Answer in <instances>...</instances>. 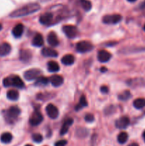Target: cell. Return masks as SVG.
<instances>
[{"instance_id":"1","label":"cell","mask_w":145,"mask_h":146,"mask_svg":"<svg viewBox=\"0 0 145 146\" xmlns=\"http://www.w3.org/2000/svg\"><path fill=\"white\" fill-rule=\"evenodd\" d=\"M40 8H41L40 5L36 3L28 4L11 12L10 14V17H13V18L25 17V16L30 15V14L36 12L40 9Z\"/></svg>"},{"instance_id":"2","label":"cell","mask_w":145,"mask_h":146,"mask_svg":"<svg viewBox=\"0 0 145 146\" xmlns=\"http://www.w3.org/2000/svg\"><path fill=\"white\" fill-rule=\"evenodd\" d=\"M3 85L5 87L14 86L18 88H23L24 87V83L18 76L7 77L3 81Z\"/></svg>"},{"instance_id":"3","label":"cell","mask_w":145,"mask_h":146,"mask_svg":"<svg viewBox=\"0 0 145 146\" xmlns=\"http://www.w3.org/2000/svg\"><path fill=\"white\" fill-rule=\"evenodd\" d=\"M21 113V110L16 106H11L6 111L5 118L8 123L14 122Z\"/></svg>"},{"instance_id":"4","label":"cell","mask_w":145,"mask_h":146,"mask_svg":"<svg viewBox=\"0 0 145 146\" xmlns=\"http://www.w3.org/2000/svg\"><path fill=\"white\" fill-rule=\"evenodd\" d=\"M41 74V71L38 68H31L24 72V77L26 81H31L36 79L38 77H39Z\"/></svg>"},{"instance_id":"5","label":"cell","mask_w":145,"mask_h":146,"mask_svg":"<svg viewBox=\"0 0 145 146\" xmlns=\"http://www.w3.org/2000/svg\"><path fill=\"white\" fill-rule=\"evenodd\" d=\"M93 48L91 43L87 41H81L76 44V50L79 53H86Z\"/></svg>"},{"instance_id":"6","label":"cell","mask_w":145,"mask_h":146,"mask_svg":"<svg viewBox=\"0 0 145 146\" xmlns=\"http://www.w3.org/2000/svg\"><path fill=\"white\" fill-rule=\"evenodd\" d=\"M63 31L68 38H73L77 36L78 31L75 26L72 25H65L63 27Z\"/></svg>"},{"instance_id":"7","label":"cell","mask_w":145,"mask_h":146,"mask_svg":"<svg viewBox=\"0 0 145 146\" xmlns=\"http://www.w3.org/2000/svg\"><path fill=\"white\" fill-rule=\"evenodd\" d=\"M122 19V16L119 15V14L106 15L102 18V21H103V23L107 24H115L120 22Z\"/></svg>"},{"instance_id":"8","label":"cell","mask_w":145,"mask_h":146,"mask_svg":"<svg viewBox=\"0 0 145 146\" xmlns=\"http://www.w3.org/2000/svg\"><path fill=\"white\" fill-rule=\"evenodd\" d=\"M43 120H44V117H43L42 114L39 111H34L30 118L29 123L33 126H36L42 122Z\"/></svg>"},{"instance_id":"9","label":"cell","mask_w":145,"mask_h":146,"mask_svg":"<svg viewBox=\"0 0 145 146\" xmlns=\"http://www.w3.org/2000/svg\"><path fill=\"white\" fill-rule=\"evenodd\" d=\"M45 111H46L48 116L51 119H55V118H58V115H59L58 109L53 104H48L45 108Z\"/></svg>"},{"instance_id":"10","label":"cell","mask_w":145,"mask_h":146,"mask_svg":"<svg viewBox=\"0 0 145 146\" xmlns=\"http://www.w3.org/2000/svg\"><path fill=\"white\" fill-rule=\"evenodd\" d=\"M130 123L129 118L127 116H122L117 120L115 122V126L119 129H125L129 126Z\"/></svg>"},{"instance_id":"11","label":"cell","mask_w":145,"mask_h":146,"mask_svg":"<svg viewBox=\"0 0 145 146\" xmlns=\"http://www.w3.org/2000/svg\"><path fill=\"white\" fill-rule=\"evenodd\" d=\"M112 58V54L106 50H101L98 54V59L100 62L106 63Z\"/></svg>"},{"instance_id":"12","label":"cell","mask_w":145,"mask_h":146,"mask_svg":"<svg viewBox=\"0 0 145 146\" xmlns=\"http://www.w3.org/2000/svg\"><path fill=\"white\" fill-rule=\"evenodd\" d=\"M32 58V53L28 49H23L20 51L19 59L24 63H27Z\"/></svg>"},{"instance_id":"13","label":"cell","mask_w":145,"mask_h":146,"mask_svg":"<svg viewBox=\"0 0 145 146\" xmlns=\"http://www.w3.org/2000/svg\"><path fill=\"white\" fill-rule=\"evenodd\" d=\"M53 14L50 12H46L44 13V14L40 17L39 18V21L41 24H44V25H48L51 23L53 20Z\"/></svg>"},{"instance_id":"14","label":"cell","mask_w":145,"mask_h":146,"mask_svg":"<svg viewBox=\"0 0 145 146\" xmlns=\"http://www.w3.org/2000/svg\"><path fill=\"white\" fill-rule=\"evenodd\" d=\"M47 41H48V44L53 47L57 46L59 44V41H58L57 35L53 31H51L48 34V36H47Z\"/></svg>"},{"instance_id":"15","label":"cell","mask_w":145,"mask_h":146,"mask_svg":"<svg viewBox=\"0 0 145 146\" xmlns=\"http://www.w3.org/2000/svg\"><path fill=\"white\" fill-rule=\"evenodd\" d=\"M50 82L54 87H59L63 83V78L59 75H53L50 78Z\"/></svg>"},{"instance_id":"16","label":"cell","mask_w":145,"mask_h":146,"mask_svg":"<svg viewBox=\"0 0 145 146\" xmlns=\"http://www.w3.org/2000/svg\"><path fill=\"white\" fill-rule=\"evenodd\" d=\"M41 54L45 57H57L58 54L55 50L53 48L45 47L41 50Z\"/></svg>"},{"instance_id":"17","label":"cell","mask_w":145,"mask_h":146,"mask_svg":"<svg viewBox=\"0 0 145 146\" xmlns=\"http://www.w3.org/2000/svg\"><path fill=\"white\" fill-rule=\"evenodd\" d=\"M24 25L21 24H18L12 29V34L16 38H19V37L22 36L23 33H24Z\"/></svg>"},{"instance_id":"18","label":"cell","mask_w":145,"mask_h":146,"mask_svg":"<svg viewBox=\"0 0 145 146\" xmlns=\"http://www.w3.org/2000/svg\"><path fill=\"white\" fill-rule=\"evenodd\" d=\"M44 37L41 34L38 33L34 36L32 41V45L36 47H41L44 45Z\"/></svg>"},{"instance_id":"19","label":"cell","mask_w":145,"mask_h":146,"mask_svg":"<svg viewBox=\"0 0 145 146\" xmlns=\"http://www.w3.org/2000/svg\"><path fill=\"white\" fill-rule=\"evenodd\" d=\"M73 123V120L71 119V118H68L66 121H65V122L63 123L62 125V128H61V131H60V134L61 135H63L65 134H66L68 133V130H69L70 127L71 126V125Z\"/></svg>"},{"instance_id":"20","label":"cell","mask_w":145,"mask_h":146,"mask_svg":"<svg viewBox=\"0 0 145 146\" xmlns=\"http://www.w3.org/2000/svg\"><path fill=\"white\" fill-rule=\"evenodd\" d=\"M11 47L8 43H3L0 44V56H5L10 53Z\"/></svg>"},{"instance_id":"21","label":"cell","mask_w":145,"mask_h":146,"mask_svg":"<svg viewBox=\"0 0 145 146\" xmlns=\"http://www.w3.org/2000/svg\"><path fill=\"white\" fill-rule=\"evenodd\" d=\"M61 62L65 66L72 65L75 62V57L72 54H66L61 58Z\"/></svg>"},{"instance_id":"22","label":"cell","mask_w":145,"mask_h":146,"mask_svg":"<svg viewBox=\"0 0 145 146\" xmlns=\"http://www.w3.org/2000/svg\"><path fill=\"white\" fill-rule=\"evenodd\" d=\"M127 85L129 86L132 87H139V86H143L145 84V81L143 79L141 78H136V79H132L129 80L127 81Z\"/></svg>"},{"instance_id":"23","label":"cell","mask_w":145,"mask_h":146,"mask_svg":"<svg viewBox=\"0 0 145 146\" xmlns=\"http://www.w3.org/2000/svg\"><path fill=\"white\" fill-rule=\"evenodd\" d=\"M48 81H49V80L47 78H45V77L39 76L36 79L35 83H34V86L38 87L45 86L48 84Z\"/></svg>"},{"instance_id":"24","label":"cell","mask_w":145,"mask_h":146,"mask_svg":"<svg viewBox=\"0 0 145 146\" xmlns=\"http://www.w3.org/2000/svg\"><path fill=\"white\" fill-rule=\"evenodd\" d=\"M48 71L52 73L58 72L60 70L59 64L54 61H51L48 63Z\"/></svg>"},{"instance_id":"25","label":"cell","mask_w":145,"mask_h":146,"mask_svg":"<svg viewBox=\"0 0 145 146\" xmlns=\"http://www.w3.org/2000/svg\"><path fill=\"white\" fill-rule=\"evenodd\" d=\"M7 97L11 101H16L18 99L19 94L16 90H10L7 93Z\"/></svg>"},{"instance_id":"26","label":"cell","mask_w":145,"mask_h":146,"mask_svg":"<svg viewBox=\"0 0 145 146\" xmlns=\"http://www.w3.org/2000/svg\"><path fill=\"white\" fill-rule=\"evenodd\" d=\"M12 138H13L12 135H11L10 133H8V132L4 133L3 134H1V137H0V140H1V142H2L3 143H5V144L11 143V141H12Z\"/></svg>"},{"instance_id":"27","label":"cell","mask_w":145,"mask_h":146,"mask_svg":"<svg viewBox=\"0 0 145 146\" xmlns=\"http://www.w3.org/2000/svg\"><path fill=\"white\" fill-rule=\"evenodd\" d=\"M87 106H88V101H87L86 97L83 95L80 98L79 104L78 105H76V106H75V111H80V110L82 109L84 107H86Z\"/></svg>"},{"instance_id":"28","label":"cell","mask_w":145,"mask_h":146,"mask_svg":"<svg viewBox=\"0 0 145 146\" xmlns=\"http://www.w3.org/2000/svg\"><path fill=\"white\" fill-rule=\"evenodd\" d=\"M133 106L136 109H142L145 107V98H137L133 102Z\"/></svg>"},{"instance_id":"29","label":"cell","mask_w":145,"mask_h":146,"mask_svg":"<svg viewBox=\"0 0 145 146\" xmlns=\"http://www.w3.org/2000/svg\"><path fill=\"white\" fill-rule=\"evenodd\" d=\"M75 135H76L77 137H79V138H85L88 135V131L86 128H79L75 131Z\"/></svg>"},{"instance_id":"30","label":"cell","mask_w":145,"mask_h":146,"mask_svg":"<svg viewBox=\"0 0 145 146\" xmlns=\"http://www.w3.org/2000/svg\"><path fill=\"white\" fill-rule=\"evenodd\" d=\"M128 134L126 132H121L117 136V141L119 143L124 144L127 141Z\"/></svg>"},{"instance_id":"31","label":"cell","mask_w":145,"mask_h":146,"mask_svg":"<svg viewBox=\"0 0 145 146\" xmlns=\"http://www.w3.org/2000/svg\"><path fill=\"white\" fill-rule=\"evenodd\" d=\"M80 4L85 11H89L92 8V4L89 0H80Z\"/></svg>"},{"instance_id":"32","label":"cell","mask_w":145,"mask_h":146,"mask_svg":"<svg viewBox=\"0 0 145 146\" xmlns=\"http://www.w3.org/2000/svg\"><path fill=\"white\" fill-rule=\"evenodd\" d=\"M119 99L121 100V101H127L128 99H129V98H131V93L129 91H123V92L122 93V94H120L119 95Z\"/></svg>"},{"instance_id":"33","label":"cell","mask_w":145,"mask_h":146,"mask_svg":"<svg viewBox=\"0 0 145 146\" xmlns=\"http://www.w3.org/2000/svg\"><path fill=\"white\" fill-rule=\"evenodd\" d=\"M32 139L34 142L36 143H41L43 141V136L39 133H34V135H32Z\"/></svg>"},{"instance_id":"34","label":"cell","mask_w":145,"mask_h":146,"mask_svg":"<svg viewBox=\"0 0 145 146\" xmlns=\"http://www.w3.org/2000/svg\"><path fill=\"white\" fill-rule=\"evenodd\" d=\"M85 121H86V122L92 123V122H93L94 121H95V117H94V115H92V114L88 113V114H86V115H85Z\"/></svg>"},{"instance_id":"35","label":"cell","mask_w":145,"mask_h":146,"mask_svg":"<svg viewBox=\"0 0 145 146\" xmlns=\"http://www.w3.org/2000/svg\"><path fill=\"white\" fill-rule=\"evenodd\" d=\"M114 106H108L105 108V115H109V114L113 113V109H114Z\"/></svg>"},{"instance_id":"36","label":"cell","mask_w":145,"mask_h":146,"mask_svg":"<svg viewBox=\"0 0 145 146\" xmlns=\"http://www.w3.org/2000/svg\"><path fill=\"white\" fill-rule=\"evenodd\" d=\"M67 143L68 142L65 140H61L55 143V146H65L67 145Z\"/></svg>"},{"instance_id":"37","label":"cell","mask_w":145,"mask_h":146,"mask_svg":"<svg viewBox=\"0 0 145 146\" xmlns=\"http://www.w3.org/2000/svg\"><path fill=\"white\" fill-rule=\"evenodd\" d=\"M100 91L102 94H107L109 90H108L107 86H102L100 87Z\"/></svg>"},{"instance_id":"38","label":"cell","mask_w":145,"mask_h":146,"mask_svg":"<svg viewBox=\"0 0 145 146\" xmlns=\"http://www.w3.org/2000/svg\"><path fill=\"white\" fill-rule=\"evenodd\" d=\"M107 71V69L106 68H105V67H102V68H101V69H100V71H102V73L105 72V71Z\"/></svg>"},{"instance_id":"39","label":"cell","mask_w":145,"mask_h":146,"mask_svg":"<svg viewBox=\"0 0 145 146\" xmlns=\"http://www.w3.org/2000/svg\"><path fill=\"white\" fill-rule=\"evenodd\" d=\"M128 146H139V145L137 143H132L129 144Z\"/></svg>"},{"instance_id":"40","label":"cell","mask_w":145,"mask_h":146,"mask_svg":"<svg viewBox=\"0 0 145 146\" xmlns=\"http://www.w3.org/2000/svg\"><path fill=\"white\" fill-rule=\"evenodd\" d=\"M142 9H145V1H144V3H143V4H142Z\"/></svg>"},{"instance_id":"41","label":"cell","mask_w":145,"mask_h":146,"mask_svg":"<svg viewBox=\"0 0 145 146\" xmlns=\"http://www.w3.org/2000/svg\"><path fill=\"white\" fill-rule=\"evenodd\" d=\"M128 1H129V2H134V1H136V0H127Z\"/></svg>"},{"instance_id":"42","label":"cell","mask_w":145,"mask_h":146,"mask_svg":"<svg viewBox=\"0 0 145 146\" xmlns=\"http://www.w3.org/2000/svg\"><path fill=\"white\" fill-rule=\"evenodd\" d=\"M143 138H144V141H145V131L143 133Z\"/></svg>"},{"instance_id":"43","label":"cell","mask_w":145,"mask_h":146,"mask_svg":"<svg viewBox=\"0 0 145 146\" xmlns=\"http://www.w3.org/2000/svg\"><path fill=\"white\" fill-rule=\"evenodd\" d=\"M1 29H2V25H1V24H0V31L1 30Z\"/></svg>"},{"instance_id":"44","label":"cell","mask_w":145,"mask_h":146,"mask_svg":"<svg viewBox=\"0 0 145 146\" xmlns=\"http://www.w3.org/2000/svg\"><path fill=\"white\" fill-rule=\"evenodd\" d=\"M144 30L145 31V24H144Z\"/></svg>"},{"instance_id":"45","label":"cell","mask_w":145,"mask_h":146,"mask_svg":"<svg viewBox=\"0 0 145 146\" xmlns=\"http://www.w3.org/2000/svg\"><path fill=\"white\" fill-rule=\"evenodd\" d=\"M25 146H32L31 145H25Z\"/></svg>"}]
</instances>
